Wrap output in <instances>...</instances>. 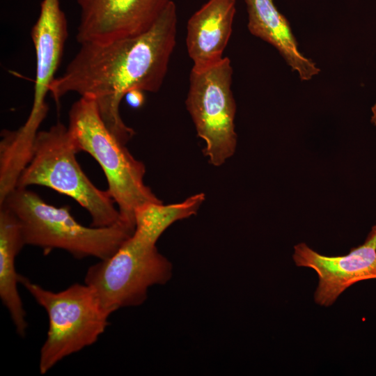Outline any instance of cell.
<instances>
[{
  "label": "cell",
  "mask_w": 376,
  "mask_h": 376,
  "mask_svg": "<svg viewBox=\"0 0 376 376\" xmlns=\"http://www.w3.org/2000/svg\"><path fill=\"white\" fill-rule=\"evenodd\" d=\"M79 152L68 127L61 123L39 131L17 187L50 188L72 198L87 210L91 226H111L120 220L119 210L108 191L95 187L84 173L76 158Z\"/></svg>",
  "instance_id": "4"
},
{
  "label": "cell",
  "mask_w": 376,
  "mask_h": 376,
  "mask_svg": "<svg viewBox=\"0 0 376 376\" xmlns=\"http://www.w3.org/2000/svg\"><path fill=\"white\" fill-rule=\"evenodd\" d=\"M155 244L134 232L112 256L88 269L84 283L110 314L142 304L150 287L170 280L171 263Z\"/></svg>",
  "instance_id": "6"
},
{
  "label": "cell",
  "mask_w": 376,
  "mask_h": 376,
  "mask_svg": "<svg viewBox=\"0 0 376 376\" xmlns=\"http://www.w3.org/2000/svg\"><path fill=\"white\" fill-rule=\"evenodd\" d=\"M25 245L18 219L6 205H1L0 297L21 337L26 336L28 322L17 288L20 274L16 272L15 259Z\"/></svg>",
  "instance_id": "13"
},
{
  "label": "cell",
  "mask_w": 376,
  "mask_h": 376,
  "mask_svg": "<svg viewBox=\"0 0 376 376\" xmlns=\"http://www.w3.org/2000/svg\"><path fill=\"white\" fill-rule=\"evenodd\" d=\"M68 118V127L79 152L88 153L102 168L107 191L117 205L121 219L135 224L138 207L162 203L144 183V164L109 130L93 96H81L71 106Z\"/></svg>",
  "instance_id": "3"
},
{
  "label": "cell",
  "mask_w": 376,
  "mask_h": 376,
  "mask_svg": "<svg viewBox=\"0 0 376 376\" xmlns=\"http://www.w3.org/2000/svg\"><path fill=\"white\" fill-rule=\"evenodd\" d=\"M205 199V194L199 193L174 204L145 203L135 210L134 231L146 240L156 243L162 233L174 222L196 214Z\"/></svg>",
  "instance_id": "14"
},
{
  "label": "cell",
  "mask_w": 376,
  "mask_h": 376,
  "mask_svg": "<svg viewBox=\"0 0 376 376\" xmlns=\"http://www.w3.org/2000/svg\"><path fill=\"white\" fill-rule=\"evenodd\" d=\"M178 15L171 1L146 31L102 43H84L56 77L49 89L58 102L65 95H91L109 130L123 144L134 136L120 113V104L132 89L155 93L167 73L176 44Z\"/></svg>",
  "instance_id": "1"
},
{
  "label": "cell",
  "mask_w": 376,
  "mask_h": 376,
  "mask_svg": "<svg viewBox=\"0 0 376 376\" xmlns=\"http://www.w3.org/2000/svg\"><path fill=\"white\" fill-rule=\"evenodd\" d=\"M235 0H208L189 19L186 45L194 69L211 66L223 57L233 31Z\"/></svg>",
  "instance_id": "11"
},
{
  "label": "cell",
  "mask_w": 376,
  "mask_h": 376,
  "mask_svg": "<svg viewBox=\"0 0 376 376\" xmlns=\"http://www.w3.org/2000/svg\"><path fill=\"white\" fill-rule=\"evenodd\" d=\"M128 104L135 109L141 107L145 100L144 91L139 89H132L125 95Z\"/></svg>",
  "instance_id": "15"
},
{
  "label": "cell",
  "mask_w": 376,
  "mask_h": 376,
  "mask_svg": "<svg viewBox=\"0 0 376 376\" xmlns=\"http://www.w3.org/2000/svg\"><path fill=\"white\" fill-rule=\"evenodd\" d=\"M80 10L77 40L102 43L142 33L172 0H76Z\"/></svg>",
  "instance_id": "9"
},
{
  "label": "cell",
  "mask_w": 376,
  "mask_h": 376,
  "mask_svg": "<svg viewBox=\"0 0 376 376\" xmlns=\"http://www.w3.org/2000/svg\"><path fill=\"white\" fill-rule=\"evenodd\" d=\"M68 24L60 0H42L38 19L31 29L36 68L33 104L27 120L40 125L49 111L45 101L62 59Z\"/></svg>",
  "instance_id": "10"
},
{
  "label": "cell",
  "mask_w": 376,
  "mask_h": 376,
  "mask_svg": "<svg viewBox=\"0 0 376 376\" xmlns=\"http://www.w3.org/2000/svg\"><path fill=\"white\" fill-rule=\"evenodd\" d=\"M244 1L249 31L274 47L301 81H310L318 75L320 68L300 51L288 20L274 0Z\"/></svg>",
  "instance_id": "12"
},
{
  "label": "cell",
  "mask_w": 376,
  "mask_h": 376,
  "mask_svg": "<svg viewBox=\"0 0 376 376\" xmlns=\"http://www.w3.org/2000/svg\"><path fill=\"white\" fill-rule=\"evenodd\" d=\"M19 283L45 308L47 338L40 352L39 370L47 373L65 357L95 343L109 324L110 313L88 285L74 283L58 292L19 276Z\"/></svg>",
  "instance_id": "5"
},
{
  "label": "cell",
  "mask_w": 376,
  "mask_h": 376,
  "mask_svg": "<svg viewBox=\"0 0 376 376\" xmlns=\"http://www.w3.org/2000/svg\"><path fill=\"white\" fill-rule=\"evenodd\" d=\"M370 123L376 126V100L371 107Z\"/></svg>",
  "instance_id": "16"
},
{
  "label": "cell",
  "mask_w": 376,
  "mask_h": 376,
  "mask_svg": "<svg viewBox=\"0 0 376 376\" xmlns=\"http://www.w3.org/2000/svg\"><path fill=\"white\" fill-rule=\"evenodd\" d=\"M3 204L18 219L26 245L42 248L46 253L58 249L78 259L104 260L135 230L134 224L121 219L109 226H84L72 217L69 206L52 205L27 188L16 187Z\"/></svg>",
  "instance_id": "2"
},
{
  "label": "cell",
  "mask_w": 376,
  "mask_h": 376,
  "mask_svg": "<svg viewBox=\"0 0 376 376\" xmlns=\"http://www.w3.org/2000/svg\"><path fill=\"white\" fill-rule=\"evenodd\" d=\"M292 259L297 267L313 269L318 277L314 300L331 306L348 288L364 280L376 279V222L364 242L343 256L319 253L306 243L294 246Z\"/></svg>",
  "instance_id": "8"
},
{
  "label": "cell",
  "mask_w": 376,
  "mask_h": 376,
  "mask_svg": "<svg viewBox=\"0 0 376 376\" xmlns=\"http://www.w3.org/2000/svg\"><path fill=\"white\" fill-rule=\"evenodd\" d=\"M233 73L228 57L207 68H192L190 73L187 109L198 136L205 142L203 154L214 166L224 164L237 147Z\"/></svg>",
  "instance_id": "7"
}]
</instances>
